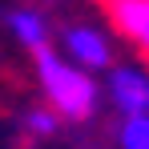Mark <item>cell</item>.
<instances>
[{"label":"cell","mask_w":149,"mask_h":149,"mask_svg":"<svg viewBox=\"0 0 149 149\" xmlns=\"http://www.w3.org/2000/svg\"><path fill=\"white\" fill-rule=\"evenodd\" d=\"M113 101L125 113H149V77L137 69H113Z\"/></svg>","instance_id":"7a4b0ae2"},{"label":"cell","mask_w":149,"mask_h":149,"mask_svg":"<svg viewBox=\"0 0 149 149\" xmlns=\"http://www.w3.org/2000/svg\"><path fill=\"white\" fill-rule=\"evenodd\" d=\"M32 56H36V73H40V85H45V93H49L52 109H56L61 117H69V121L93 117V105H97L93 81L81 73V69L56 61V52H52L49 45H36Z\"/></svg>","instance_id":"6da1fadb"},{"label":"cell","mask_w":149,"mask_h":149,"mask_svg":"<svg viewBox=\"0 0 149 149\" xmlns=\"http://www.w3.org/2000/svg\"><path fill=\"white\" fill-rule=\"evenodd\" d=\"M69 52L73 61H81L85 69H105L109 65V45L105 36L93 28H69Z\"/></svg>","instance_id":"277c9868"},{"label":"cell","mask_w":149,"mask_h":149,"mask_svg":"<svg viewBox=\"0 0 149 149\" xmlns=\"http://www.w3.org/2000/svg\"><path fill=\"white\" fill-rule=\"evenodd\" d=\"M109 8H113L117 28L149 52V0H113Z\"/></svg>","instance_id":"3957f363"},{"label":"cell","mask_w":149,"mask_h":149,"mask_svg":"<svg viewBox=\"0 0 149 149\" xmlns=\"http://www.w3.org/2000/svg\"><path fill=\"white\" fill-rule=\"evenodd\" d=\"M28 129H32V133H52V129H56V113H49V109L28 113Z\"/></svg>","instance_id":"52a82bcc"},{"label":"cell","mask_w":149,"mask_h":149,"mask_svg":"<svg viewBox=\"0 0 149 149\" xmlns=\"http://www.w3.org/2000/svg\"><path fill=\"white\" fill-rule=\"evenodd\" d=\"M117 141L125 149H149V113H125Z\"/></svg>","instance_id":"5b68a950"},{"label":"cell","mask_w":149,"mask_h":149,"mask_svg":"<svg viewBox=\"0 0 149 149\" xmlns=\"http://www.w3.org/2000/svg\"><path fill=\"white\" fill-rule=\"evenodd\" d=\"M8 24H12V32H16V40H24L28 49L45 45V20H40L36 12H12Z\"/></svg>","instance_id":"8992f818"}]
</instances>
